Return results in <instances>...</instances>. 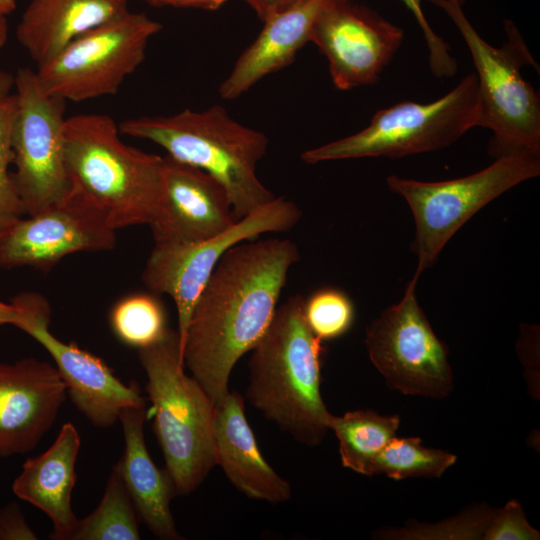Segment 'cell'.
Wrapping results in <instances>:
<instances>
[{
	"label": "cell",
	"mask_w": 540,
	"mask_h": 540,
	"mask_svg": "<svg viewBox=\"0 0 540 540\" xmlns=\"http://www.w3.org/2000/svg\"><path fill=\"white\" fill-rule=\"evenodd\" d=\"M299 259L290 239L244 241L224 253L201 290L182 357L215 405L230 392L236 362L268 328L288 272Z\"/></svg>",
	"instance_id": "obj_1"
},
{
	"label": "cell",
	"mask_w": 540,
	"mask_h": 540,
	"mask_svg": "<svg viewBox=\"0 0 540 540\" xmlns=\"http://www.w3.org/2000/svg\"><path fill=\"white\" fill-rule=\"evenodd\" d=\"M107 114L66 118L63 153L69 195L121 228L151 221L163 194L164 157L125 144Z\"/></svg>",
	"instance_id": "obj_2"
},
{
	"label": "cell",
	"mask_w": 540,
	"mask_h": 540,
	"mask_svg": "<svg viewBox=\"0 0 540 540\" xmlns=\"http://www.w3.org/2000/svg\"><path fill=\"white\" fill-rule=\"evenodd\" d=\"M304 301L294 295L277 307L251 349L245 397L296 441L316 446L328 431L330 412L320 390L322 341L306 323Z\"/></svg>",
	"instance_id": "obj_3"
},
{
	"label": "cell",
	"mask_w": 540,
	"mask_h": 540,
	"mask_svg": "<svg viewBox=\"0 0 540 540\" xmlns=\"http://www.w3.org/2000/svg\"><path fill=\"white\" fill-rule=\"evenodd\" d=\"M118 125L121 135L151 141L169 157L215 178L225 188L237 221L276 197L256 173L268 138L234 120L221 105L200 112L139 116Z\"/></svg>",
	"instance_id": "obj_4"
},
{
	"label": "cell",
	"mask_w": 540,
	"mask_h": 540,
	"mask_svg": "<svg viewBox=\"0 0 540 540\" xmlns=\"http://www.w3.org/2000/svg\"><path fill=\"white\" fill-rule=\"evenodd\" d=\"M152 404L153 431L178 495L196 490L217 465L216 405L184 370L178 331L168 328L156 343L138 349Z\"/></svg>",
	"instance_id": "obj_5"
},
{
	"label": "cell",
	"mask_w": 540,
	"mask_h": 540,
	"mask_svg": "<svg viewBox=\"0 0 540 540\" xmlns=\"http://www.w3.org/2000/svg\"><path fill=\"white\" fill-rule=\"evenodd\" d=\"M457 27L472 57L478 82V126L492 131L491 150L499 156L514 151L540 155V101L521 73L524 66L539 71L520 32L505 20L507 40L494 47L475 30L458 0H438Z\"/></svg>",
	"instance_id": "obj_6"
},
{
	"label": "cell",
	"mask_w": 540,
	"mask_h": 540,
	"mask_svg": "<svg viewBox=\"0 0 540 540\" xmlns=\"http://www.w3.org/2000/svg\"><path fill=\"white\" fill-rule=\"evenodd\" d=\"M480 105L475 73L463 77L429 103L402 101L377 111L363 130L309 149L308 164L364 157L400 158L445 148L478 126Z\"/></svg>",
	"instance_id": "obj_7"
},
{
	"label": "cell",
	"mask_w": 540,
	"mask_h": 540,
	"mask_svg": "<svg viewBox=\"0 0 540 540\" xmlns=\"http://www.w3.org/2000/svg\"><path fill=\"white\" fill-rule=\"evenodd\" d=\"M539 174V154L514 151L497 156L476 173L452 180L425 182L388 176L389 189L404 198L414 217L415 274L420 276L435 263L446 243L477 211Z\"/></svg>",
	"instance_id": "obj_8"
},
{
	"label": "cell",
	"mask_w": 540,
	"mask_h": 540,
	"mask_svg": "<svg viewBox=\"0 0 540 540\" xmlns=\"http://www.w3.org/2000/svg\"><path fill=\"white\" fill-rule=\"evenodd\" d=\"M162 28L145 13L128 11L78 36L37 66L38 82L44 92L65 102L115 95Z\"/></svg>",
	"instance_id": "obj_9"
},
{
	"label": "cell",
	"mask_w": 540,
	"mask_h": 540,
	"mask_svg": "<svg viewBox=\"0 0 540 540\" xmlns=\"http://www.w3.org/2000/svg\"><path fill=\"white\" fill-rule=\"evenodd\" d=\"M414 274L402 299L366 327L365 345L390 389L442 399L454 389L448 348L433 331L416 297Z\"/></svg>",
	"instance_id": "obj_10"
},
{
	"label": "cell",
	"mask_w": 540,
	"mask_h": 540,
	"mask_svg": "<svg viewBox=\"0 0 540 540\" xmlns=\"http://www.w3.org/2000/svg\"><path fill=\"white\" fill-rule=\"evenodd\" d=\"M17 110L11 133V173L25 214L63 202L69 194L63 134L66 102L41 88L35 70L15 74Z\"/></svg>",
	"instance_id": "obj_11"
},
{
	"label": "cell",
	"mask_w": 540,
	"mask_h": 540,
	"mask_svg": "<svg viewBox=\"0 0 540 540\" xmlns=\"http://www.w3.org/2000/svg\"><path fill=\"white\" fill-rule=\"evenodd\" d=\"M301 216V210L293 201L275 197L213 238L195 243H155L144 267L142 281L152 293L167 294L173 299L181 356L194 304L224 253L261 234L286 232Z\"/></svg>",
	"instance_id": "obj_12"
},
{
	"label": "cell",
	"mask_w": 540,
	"mask_h": 540,
	"mask_svg": "<svg viewBox=\"0 0 540 540\" xmlns=\"http://www.w3.org/2000/svg\"><path fill=\"white\" fill-rule=\"evenodd\" d=\"M11 302L22 313V321L17 328L50 354L66 393L92 425L110 427L119 421L123 409L146 405L135 381L124 384L101 358L52 334L49 330L51 309L43 296L20 293Z\"/></svg>",
	"instance_id": "obj_13"
},
{
	"label": "cell",
	"mask_w": 540,
	"mask_h": 540,
	"mask_svg": "<svg viewBox=\"0 0 540 540\" xmlns=\"http://www.w3.org/2000/svg\"><path fill=\"white\" fill-rule=\"evenodd\" d=\"M403 30L351 0H328L317 15L310 42L327 58L342 91L375 84L400 48Z\"/></svg>",
	"instance_id": "obj_14"
},
{
	"label": "cell",
	"mask_w": 540,
	"mask_h": 540,
	"mask_svg": "<svg viewBox=\"0 0 540 540\" xmlns=\"http://www.w3.org/2000/svg\"><path fill=\"white\" fill-rule=\"evenodd\" d=\"M116 231L92 209L69 195L0 230V268L31 266L48 270L77 252L108 251Z\"/></svg>",
	"instance_id": "obj_15"
},
{
	"label": "cell",
	"mask_w": 540,
	"mask_h": 540,
	"mask_svg": "<svg viewBox=\"0 0 540 540\" xmlns=\"http://www.w3.org/2000/svg\"><path fill=\"white\" fill-rule=\"evenodd\" d=\"M236 222L229 196L215 178L164 156L163 194L148 224L155 243L204 241Z\"/></svg>",
	"instance_id": "obj_16"
},
{
	"label": "cell",
	"mask_w": 540,
	"mask_h": 540,
	"mask_svg": "<svg viewBox=\"0 0 540 540\" xmlns=\"http://www.w3.org/2000/svg\"><path fill=\"white\" fill-rule=\"evenodd\" d=\"M55 366L36 358L0 362V456L33 450L66 398Z\"/></svg>",
	"instance_id": "obj_17"
},
{
	"label": "cell",
	"mask_w": 540,
	"mask_h": 540,
	"mask_svg": "<svg viewBox=\"0 0 540 540\" xmlns=\"http://www.w3.org/2000/svg\"><path fill=\"white\" fill-rule=\"evenodd\" d=\"M214 436L217 465L237 490L272 504L288 501L290 483L266 462L244 411V398L229 392L216 405Z\"/></svg>",
	"instance_id": "obj_18"
},
{
	"label": "cell",
	"mask_w": 540,
	"mask_h": 540,
	"mask_svg": "<svg viewBox=\"0 0 540 540\" xmlns=\"http://www.w3.org/2000/svg\"><path fill=\"white\" fill-rule=\"evenodd\" d=\"M81 439L76 427L64 423L53 444L27 459L12 484L13 493L45 513L52 522L51 539L72 540L79 519L71 507L75 466Z\"/></svg>",
	"instance_id": "obj_19"
},
{
	"label": "cell",
	"mask_w": 540,
	"mask_h": 540,
	"mask_svg": "<svg viewBox=\"0 0 540 540\" xmlns=\"http://www.w3.org/2000/svg\"><path fill=\"white\" fill-rule=\"evenodd\" d=\"M328 0H299L263 22L256 39L241 53L221 83L220 96L234 100L265 76L289 66L310 42L317 15Z\"/></svg>",
	"instance_id": "obj_20"
},
{
	"label": "cell",
	"mask_w": 540,
	"mask_h": 540,
	"mask_svg": "<svg viewBox=\"0 0 540 540\" xmlns=\"http://www.w3.org/2000/svg\"><path fill=\"white\" fill-rule=\"evenodd\" d=\"M146 416V405L127 407L120 413L124 451L117 465L142 522L159 539L179 540L183 537L170 509L171 499L178 494L167 469L159 468L148 452L144 438Z\"/></svg>",
	"instance_id": "obj_21"
},
{
	"label": "cell",
	"mask_w": 540,
	"mask_h": 540,
	"mask_svg": "<svg viewBox=\"0 0 540 540\" xmlns=\"http://www.w3.org/2000/svg\"><path fill=\"white\" fill-rule=\"evenodd\" d=\"M128 11L129 0H30L16 38L39 66L78 36Z\"/></svg>",
	"instance_id": "obj_22"
},
{
	"label": "cell",
	"mask_w": 540,
	"mask_h": 540,
	"mask_svg": "<svg viewBox=\"0 0 540 540\" xmlns=\"http://www.w3.org/2000/svg\"><path fill=\"white\" fill-rule=\"evenodd\" d=\"M399 415H380L372 410L349 411L342 416L329 414L328 430L339 441L342 465L352 471L373 476V463L380 451L395 437Z\"/></svg>",
	"instance_id": "obj_23"
},
{
	"label": "cell",
	"mask_w": 540,
	"mask_h": 540,
	"mask_svg": "<svg viewBox=\"0 0 540 540\" xmlns=\"http://www.w3.org/2000/svg\"><path fill=\"white\" fill-rule=\"evenodd\" d=\"M137 513L115 464L96 509L79 519L72 540H138Z\"/></svg>",
	"instance_id": "obj_24"
},
{
	"label": "cell",
	"mask_w": 540,
	"mask_h": 540,
	"mask_svg": "<svg viewBox=\"0 0 540 540\" xmlns=\"http://www.w3.org/2000/svg\"><path fill=\"white\" fill-rule=\"evenodd\" d=\"M456 461L455 454L423 446L419 437L395 436L375 458L372 474H383L394 480L440 478Z\"/></svg>",
	"instance_id": "obj_25"
},
{
	"label": "cell",
	"mask_w": 540,
	"mask_h": 540,
	"mask_svg": "<svg viewBox=\"0 0 540 540\" xmlns=\"http://www.w3.org/2000/svg\"><path fill=\"white\" fill-rule=\"evenodd\" d=\"M109 323L119 341L137 349L156 343L168 330L162 303L148 293L130 294L117 301Z\"/></svg>",
	"instance_id": "obj_26"
},
{
	"label": "cell",
	"mask_w": 540,
	"mask_h": 540,
	"mask_svg": "<svg viewBox=\"0 0 540 540\" xmlns=\"http://www.w3.org/2000/svg\"><path fill=\"white\" fill-rule=\"evenodd\" d=\"M495 513L488 505L471 506L446 521L435 524L409 521L402 528L381 529L375 538L381 539H482L483 533Z\"/></svg>",
	"instance_id": "obj_27"
},
{
	"label": "cell",
	"mask_w": 540,
	"mask_h": 540,
	"mask_svg": "<svg viewBox=\"0 0 540 540\" xmlns=\"http://www.w3.org/2000/svg\"><path fill=\"white\" fill-rule=\"evenodd\" d=\"M304 317L312 333L321 341L344 335L351 328L355 309L343 291L325 287L304 301Z\"/></svg>",
	"instance_id": "obj_28"
},
{
	"label": "cell",
	"mask_w": 540,
	"mask_h": 540,
	"mask_svg": "<svg viewBox=\"0 0 540 540\" xmlns=\"http://www.w3.org/2000/svg\"><path fill=\"white\" fill-rule=\"evenodd\" d=\"M16 110L17 98L15 93H12L0 103V230L25 214L9 172V166L13 162L11 133Z\"/></svg>",
	"instance_id": "obj_29"
},
{
	"label": "cell",
	"mask_w": 540,
	"mask_h": 540,
	"mask_svg": "<svg viewBox=\"0 0 540 540\" xmlns=\"http://www.w3.org/2000/svg\"><path fill=\"white\" fill-rule=\"evenodd\" d=\"M413 14L422 31L428 48V61L432 74L437 78H451L457 72V61L451 54V48L429 25L423 9L424 0H400ZM435 4L438 0H426Z\"/></svg>",
	"instance_id": "obj_30"
},
{
	"label": "cell",
	"mask_w": 540,
	"mask_h": 540,
	"mask_svg": "<svg viewBox=\"0 0 540 540\" xmlns=\"http://www.w3.org/2000/svg\"><path fill=\"white\" fill-rule=\"evenodd\" d=\"M484 540H538L540 533L532 527L516 500L496 509L482 536Z\"/></svg>",
	"instance_id": "obj_31"
},
{
	"label": "cell",
	"mask_w": 540,
	"mask_h": 540,
	"mask_svg": "<svg viewBox=\"0 0 540 540\" xmlns=\"http://www.w3.org/2000/svg\"><path fill=\"white\" fill-rule=\"evenodd\" d=\"M36 533L28 525L17 503L0 509V540H35Z\"/></svg>",
	"instance_id": "obj_32"
},
{
	"label": "cell",
	"mask_w": 540,
	"mask_h": 540,
	"mask_svg": "<svg viewBox=\"0 0 540 540\" xmlns=\"http://www.w3.org/2000/svg\"><path fill=\"white\" fill-rule=\"evenodd\" d=\"M153 7H175L194 8L206 11H216L222 7L227 0H145Z\"/></svg>",
	"instance_id": "obj_33"
},
{
	"label": "cell",
	"mask_w": 540,
	"mask_h": 540,
	"mask_svg": "<svg viewBox=\"0 0 540 540\" xmlns=\"http://www.w3.org/2000/svg\"><path fill=\"white\" fill-rule=\"evenodd\" d=\"M261 21L292 6L299 0H244Z\"/></svg>",
	"instance_id": "obj_34"
},
{
	"label": "cell",
	"mask_w": 540,
	"mask_h": 540,
	"mask_svg": "<svg viewBox=\"0 0 540 540\" xmlns=\"http://www.w3.org/2000/svg\"><path fill=\"white\" fill-rule=\"evenodd\" d=\"M21 320L22 313L16 305L0 301V325L10 324L17 327Z\"/></svg>",
	"instance_id": "obj_35"
},
{
	"label": "cell",
	"mask_w": 540,
	"mask_h": 540,
	"mask_svg": "<svg viewBox=\"0 0 540 540\" xmlns=\"http://www.w3.org/2000/svg\"><path fill=\"white\" fill-rule=\"evenodd\" d=\"M15 88V75L0 71V103L9 97Z\"/></svg>",
	"instance_id": "obj_36"
},
{
	"label": "cell",
	"mask_w": 540,
	"mask_h": 540,
	"mask_svg": "<svg viewBox=\"0 0 540 540\" xmlns=\"http://www.w3.org/2000/svg\"><path fill=\"white\" fill-rule=\"evenodd\" d=\"M8 39L7 15L0 11V50L5 46Z\"/></svg>",
	"instance_id": "obj_37"
},
{
	"label": "cell",
	"mask_w": 540,
	"mask_h": 540,
	"mask_svg": "<svg viewBox=\"0 0 540 540\" xmlns=\"http://www.w3.org/2000/svg\"><path fill=\"white\" fill-rule=\"evenodd\" d=\"M16 5V0H0V11L9 15L14 12Z\"/></svg>",
	"instance_id": "obj_38"
},
{
	"label": "cell",
	"mask_w": 540,
	"mask_h": 540,
	"mask_svg": "<svg viewBox=\"0 0 540 540\" xmlns=\"http://www.w3.org/2000/svg\"><path fill=\"white\" fill-rule=\"evenodd\" d=\"M458 2L460 3V5H463V3L465 2V0H458Z\"/></svg>",
	"instance_id": "obj_39"
}]
</instances>
